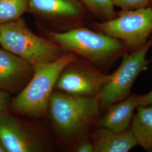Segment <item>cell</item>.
Segmentation results:
<instances>
[{
	"mask_svg": "<svg viewBox=\"0 0 152 152\" xmlns=\"http://www.w3.org/2000/svg\"><path fill=\"white\" fill-rule=\"evenodd\" d=\"M69 65L61 72L55 86L61 92L78 96H94L99 94L110 77L90 68Z\"/></svg>",
	"mask_w": 152,
	"mask_h": 152,
	"instance_id": "cell-7",
	"label": "cell"
},
{
	"mask_svg": "<svg viewBox=\"0 0 152 152\" xmlns=\"http://www.w3.org/2000/svg\"><path fill=\"white\" fill-rule=\"evenodd\" d=\"M52 121L60 132L66 136L81 132L97 116L98 97L83 96L65 92H53L49 102Z\"/></svg>",
	"mask_w": 152,
	"mask_h": 152,
	"instance_id": "cell-4",
	"label": "cell"
},
{
	"mask_svg": "<svg viewBox=\"0 0 152 152\" xmlns=\"http://www.w3.org/2000/svg\"><path fill=\"white\" fill-rule=\"evenodd\" d=\"M85 9L94 16L108 20L117 16L112 0H78Z\"/></svg>",
	"mask_w": 152,
	"mask_h": 152,
	"instance_id": "cell-15",
	"label": "cell"
},
{
	"mask_svg": "<svg viewBox=\"0 0 152 152\" xmlns=\"http://www.w3.org/2000/svg\"><path fill=\"white\" fill-rule=\"evenodd\" d=\"M28 12L49 20L75 21L84 18L86 9L78 0H28Z\"/></svg>",
	"mask_w": 152,
	"mask_h": 152,
	"instance_id": "cell-9",
	"label": "cell"
},
{
	"mask_svg": "<svg viewBox=\"0 0 152 152\" xmlns=\"http://www.w3.org/2000/svg\"><path fill=\"white\" fill-rule=\"evenodd\" d=\"M131 121V130L138 144L152 152V105L138 106Z\"/></svg>",
	"mask_w": 152,
	"mask_h": 152,
	"instance_id": "cell-13",
	"label": "cell"
},
{
	"mask_svg": "<svg viewBox=\"0 0 152 152\" xmlns=\"http://www.w3.org/2000/svg\"><path fill=\"white\" fill-rule=\"evenodd\" d=\"M28 12V0H0V25L22 18Z\"/></svg>",
	"mask_w": 152,
	"mask_h": 152,
	"instance_id": "cell-14",
	"label": "cell"
},
{
	"mask_svg": "<svg viewBox=\"0 0 152 152\" xmlns=\"http://www.w3.org/2000/svg\"><path fill=\"white\" fill-rule=\"evenodd\" d=\"M76 58L72 53H67L52 61L33 66L32 77L12 101V111L28 116L43 115L49 108L53 90L60 73Z\"/></svg>",
	"mask_w": 152,
	"mask_h": 152,
	"instance_id": "cell-1",
	"label": "cell"
},
{
	"mask_svg": "<svg viewBox=\"0 0 152 152\" xmlns=\"http://www.w3.org/2000/svg\"><path fill=\"white\" fill-rule=\"evenodd\" d=\"M50 39L63 50L80 55L97 65L113 60L127 49L119 39L85 27H76L63 32H47Z\"/></svg>",
	"mask_w": 152,
	"mask_h": 152,
	"instance_id": "cell-2",
	"label": "cell"
},
{
	"mask_svg": "<svg viewBox=\"0 0 152 152\" xmlns=\"http://www.w3.org/2000/svg\"><path fill=\"white\" fill-rule=\"evenodd\" d=\"M0 41L3 49L32 66L52 61L63 54V49L49 38L36 34L22 18L0 25Z\"/></svg>",
	"mask_w": 152,
	"mask_h": 152,
	"instance_id": "cell-3",
	"label": "cell"
},
{
	"mask_svg": "<svg viewBox=\"0 0 152 152\" xmlns=\"http://www.w3.org/2000/svg\"><path fill=\"white\" fill-rule=\"evenodd\" d=\"M152 0H112L114 6L121 8L122 10H134L148 7Z\"/></svg>",
	"mask_w": 152,
	"mask_h": 152,
	"instance_id": "cell-16",
	"label": "cell"
},
{
	"mask_svg": "<svg viewBox=\"0 0 152 152\" xmlns=\"http://www.w3.org/2000/svg\"><path fill=\"white\" fill-rule=\"evenodd\" d=\"M140 96L138 95H132L109 105L105 114L98 122L99 126L115 132H121L128 129L134 116V110L139 105Z\"/></svg>",
	"mask_w": 152,
	"mask_h": 152,
	"instance_id": "cell-11",
	"label": "cell"
},
{
	"mask_svg": "<svg viewBox=\"0 0 152 152\" xmlns=\"http://www.w3.org/2000/svg\"><path fill=\"white\" fill-rule=\"evenodd\" d=\"M0 143L6 152H37L40 149L36 138L5 112L0 113Z\"/></svg>",
	"mask_w": 152,
	"mask_h": 152,
	"instance_id": "cell-8",
	"label": "cell"
},
{
	"mask_svg": "<svg viewBox=\"0 0 152 152\" xmlns=\"http://www.w3.org/2000/svg\"><path fill=\"white\" fill-rule=\"evenodd\" d=\"M9 102V95L7 92L0 90V113L5 112Z\"/></svg>",
	"mask_w": 152,
	"mask_h": 152,
	"instance_id": "cell-17",
	"label": "cell"
},
{
	"mask_svg": "<svg viewBox=\"0 0 152 152\" xmlns=\"http://www.w3.org/2000/svg\"><path fill=\"white\" fill-rule=\"evenodd\" d=\"M6 152L5 149L4 148V147H2V145L0 143V152Z\"/></svg>",
	"mask_w": 152,
	"mask_h": 152,
	"instance_id": "cell-20",
	"label": "cell"
},
{
	"mask_svg": "<svg viewBox=\"0 0 152 152\" xmlns=\"http://www.w3.org/2000/svg\"><path fill=\"white\" fill-rule=\"evenodd\" d=\"M0 45H1V41H0Z\"/></svg>",
	"mask_w": 152,
	"mask_h": 152,
	"instance_id": "cell-21",
	"label": "cell"
},
{
	"mask_svg": "<svg viewBox=\"0 0 152 152\" xmlns=\"http://www.w3.org/2000/svg\"><path fill=\"white\" fill-rule=\"evenodd\" d=\"M152 46L151 40L131 54H124L119 67L110 75L108 81L98 94L100 107H108L129 96L136 78L148 65L147 54Z\"/></svg>",
	"mask_w": 152,
	"mask_h": 152,
	"instance_id": "cell-6",
	"label": "cell"
},
{
	"mask_svg": "<svg viewBox=\"0 0 152 152\" xmlns=\"http://www.w3.org/2000/svg\"><path fill=\"white\" fill-rule=\"evenodd\" d=\"M95 26L134 51L147 43L152 33V7L122 10L113 18L96 23Z\"/></svg>",
	"mask_w": 152,
	"mask_h": 152,
	"instance_id": "cell-5",
	"label": "cell"
},
{
	"mask_svg": "<svg viewBox=\"0 0 152 152\" xmlns=\"http://www.w3.org/2000/svg\"><path fill=\"white\" fill-rule=\"evenodd\" d=\"M96 152H127L139 145L131 129L115 132L108 129L100 127L93 142Z\"/></svg>",
	"mask_w": 152,
	"mask_h": 152,
	"instance_id": "cell-12",
	"label": "cell"
},
{
	"mask_svg": "<svg viewBox=\"0 0 152 152\" xmlns=\"http://www.w3.org/2000/svg\"><path fill=\"white\" fill-rule=\"evenodd\" d=\"M152 105V90L150 92L140 95L139 106H148Z\"/></svg>",
	"mask_w": 152,
	"mask_h": 152,
	"instance_id": "cell-18",
	"label": "cell"
},
{
	"mask_svg": "<svg viewBox=\"0 0 152 152\" xmlns=\"http://www.w3.org/2000/svg\"><path fill=\"white\" fill-rule=\"evenodd\" d=\"M33 66L5 49H0V90L12 91L27 81Z\"/></svg>",
	"mask_w": 152,
	"mask_h": 152,
	"instance_id": "cell-10",
	"label": "cell"
},
{
	"mask_svg": "<svg viewBox=\"0 0 152 152\" xmlns=\"http://www.w3.org/2000/svg\"><path fill=\"white\" fill-rule=\"evenodd\" d=\"M76 151L79 152H94V148L93 143L89 141H84L78 146Z\"/></svg>",
	"mask_w": 152,
	"mask_h": 152,
	"instance_id": "cell-19",
	"label": "cell"
}]
</instances>
